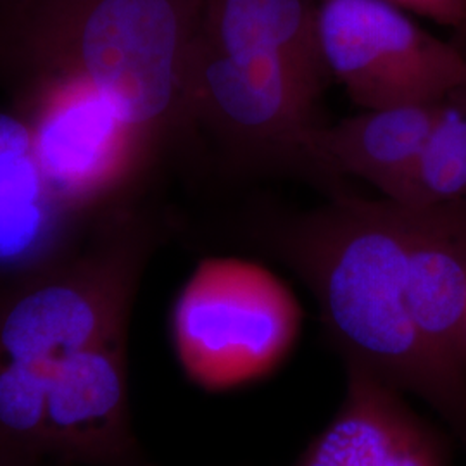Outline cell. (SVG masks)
<instances>
[{
	"instance_id": "14",
	"label": "cell",
	"mask_w": 466,
	"mask_h": 466,
	"mask_svg": "<svg viewBox=\"0 0 466 466\" xmlns=\"http://www.w3.org/2000/svg\"><path fill=\"white\" fill-rule=\"evenodd\" d=\"M383 198L410 209L465 199L466 86L446 99L417 159Z\"/></svg>"
},
{
	"instance_id": "7",
	"label": "cell",
	"mask_w": 466,
	"mask_h": 466,
	"mask_svg": "<svg viewBox=\"0 0 466 466\" xmlns=\"http://www.w3.org/2000/svg\"><path fill=\"white\" fill-rule=\"evenodd\" d=\"M323 92L290 67L233 57L196 35L187 69V121L198 119L248 159L311 167L304 140Z\"/></svg>"
},
{
	"instance_id": "3",
	"label": "cell",
	"mask_w": 466,
	"mask_h": 466,
	"mask_svg": "<svg viewBox=\"0 0 466 466\" xmlns=\"http://www.w3.org/2000/svg\"><path fill=\"white\" fill-rule=\"evenodd\" d=\"M149 228L109 225L90 246L0 285V358L40 367L127 337L152 250Z\"/></svg>"
},
{
	"instance_id": "11",
	"label": "cell",
	"mask_w": 466,
	"mask_h": 466,
	"mask_svg": "<svg viewBox=\"0 0 466 466\" xmlns=\"http://www.w3.org/2000/svg\"><path fill=\"white\" fill-rule=\"evenodd\" d=\"M73 221L44 178L28 123L0 111V285L76 249L71 244Z\"/></svg>"
},
{
	"instance_id": "5",
	"label": "cell",
	"mask_w": 466,
	"mask_h": 466,
	"mask_svg": "<svg viewBox=\"0 0 466 466\" xmlns=\"http://www.w3.org/2000/svg\"><path fill=\"white\" fill-rule=\"evenodd\" d=\"M330 76L361 109L448 99L466 86V54L387 0H319Z\"/></svg>"
},
{
	"instance_id": "15",
	"label": "cell",
	"mask_w": 466,
	"mask_h": 466,
	"mask_svg": "<svg viewBox=\"0 0 466 466\" xmlns=\"http://www.w3.org/2000/svg\"><path fill=\"white\" fill-rule=\"evenodd\" d=\"M52 367L0 358V451L50 463L47 400Z\"/></svg>"
},
{
	"instance_id": "2",
	"label": "cell",
	"mask_w": 466,
	"mask_h": 466,
	"mask_svg": "<svg viewBox=\"0 0 466 466\" xmlns=\"http://www.w3.org/2000/svg\"><path fill=\"white\" fill-rule=\"evenodd\" d=\"M200 0H11L7 38L30 76L94 86L152 149L187 121Z\"/></svg>"
},
{
	"instance_id": "1",
	"label": "cell",
	"mask_w": 466,
	"mask_h": 466,
	"mask_svg": "<svg viewBox=\"0 0 466 466\" xmlns=\"http://www.w3.org/2000/svg\"><path fill=\"white\" fill-rule=\"evenodd\" d=\"M261 242L313 292L327 339L344 363L367 368L435 410L432 370L410 313L400 204L333 200L271 225Z\"/></svg>"
},
{
	"instance_id": "4",
	"label": "cell",
	"mask_w": 466,
	"mask_h": 466,
	"mask_svg": "<svg viewBox=\"0 0 466 466\" xmlns=\"http://www.w3.org/2000/svg\"><path fill=\"white\" fill-rule=\"evenodd\" d=\"M299 306L273 273L235 259L200 263L173 309L187 371L206 385L252 380L277 367L299 330Z\"/></svg>"
},
{
	"instance_id": "10",
	"label": "cell",
	"mask_w": 466,
	"mask_h": 466,
	"mask_svg": "<svg viewBox=\"0 0 466 466\" xmlns=\"http://www.w3.org/2000/svg\"><path fill=\"white\" fill-rule=\"evenodd\" d=\"M344 365V400L294 466H452L450 439L413 411L400 389Z\"/></svg>"
},
{
	"instance_id": "16",
	"label": "cell",
	"mask_w": 466,
	"mask_h": 466,
	"mask_svg": "<svg viewBox=\"0 0 466 466\" xmlns=\"http://www.w3.org/2000/svg\"><path fill=\"white\" fill-rule=\"evenodd\" d=\"M402 11L427 17L466 36V0H387Z\"/></svg>"
},
{
	"instance_id": "17",
	"label": "cell",
	"mask_w": 466,
	"mask_h": 466,
	"mask_svg": "<svg viewBox=\"0 0 466 466\" xmlns=\"http://www.w3.org/2000/svg\"><path fill=\"white\" fill-rule=\"evenodd\" d=\"M49 463H36V461H26L16 456L5 454L0 451V466H47Z\"/></svg>"
},
{
	"instance_id": "12",
	"label": "cell",
	"mask_w": 466,
	"mask_h": 466,
	"mask_svg": "<svg viewBox=\"0 0 466 466\" xmlns=\"http://www.w3.org/2000/svg\"><path fill=\"white\" fill-rule=\"evenodd\" d=\"M319 0H200L198 35L228 56L296 69L321 90L332 80L318 35Z\"/></svg>"
},
{
	"instance_id": "13",
	"label": "cell",
	"mask_w": 466,
	"mask_h": 466,
	"mask_svg": "<svg viewBox=\"0 0 466 466\" xmlns=\"http://www.w3.org/2000/svg\"><path fill=\"white\" fill-rule=\"evenodd\" d=\"M444 100L363 109L330 127L317 125L304 140L311 167L367 180L383 196L417 159Z\"/></svg>"
},
{
	"instance_id": "8",
	"label": "cell",
	"mask_w": 466,
	"mask_h": 466,
	"mask_svg": "<svg viewBox=\"0 0 466 466\" xmlns=\"http://www.w3.org/2000/svg\"><path fill=\"white\" fill-rule=\"evenodd\" d=\"M402 211L408 302L437 387L433 411L466 452V198Z\"/></svg>"
},
{
	"instance_id": "9",
	"label": "cell",
	"mask_w": 466,
	"mask_h": 466,
	"mask_svg": "<svg viewBox=\"0 0 466 466\" xmlns=\"http://www.w3.org/2000/svg\"><path fill=\"white\" fill-rule=\"evenodd\" d=\"M47 448L65 465L154 466L132 427L127 337L52 365Z\"/></svg>"
},
{
	"instance_id": "6",
	"label": "cell",
	"mask_w": 466,
	"mask_h": 466,
	"mask_svg": "<svg viewBox=\"0 0 466 466\" xmlns=\"http://www.w3.org/2000/svg\"><path fill=\"white\" fill-rule=\"evenodd\" d=\"M21 116L50 192L71 217L115 199L156 154L111 100L82 80L34 76Z\"/></svg>"
}]
</instances>
